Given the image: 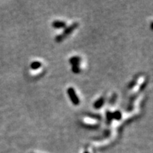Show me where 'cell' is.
Instances as JSON below:
<instances>
[{"mask_svg": "<svg viewBox=\"0 0 153 153\" xmlns=\"http://www.w3.org/2000/svg\"><path fill=\"white\" fill-rule=\"evenodd\" d=\"M78 26H79V23H78V22H74V23H73L72 24L70 25V26L67 27L61 34L58 35V36H57L56 37H55V41H56L57 43L62 42L65 38L68 37V36H69L72 32L74 31Z\"/></svg>", "mask_w": 153, "mask_h": 153, "instance_id": "1", "label": "cell"}, {"mask_svg": "<svg viewBox=\"0 0 153 153\" xmlns=\"http://www.w3.org/2000/svg\"><path fill=\"white\" fill-rule=\"evenodd\" d=\"M104 97L101 96V98H99L98 100H96V101L94 102V107L96 109H99V108H100L103 106V103H104Z\"/></svg>", "mask_w": 153, "mask_h": 153, "instance_id": "5", "label": "cell"}, {"mask_svg": "<svg viewBox=\"0 0 153 153\" xmlns=\"http://www.w3.org/2000/svg\"><path fill=\"white\" fill-rule=\"evenodd\" d=\"M41 65H42V64H41V62L39 61H33L32 62L31 65H30V67H31V68L32 70H38L41 67Z\"/></svg>", "mask_w": 153, "mask_h": 153, "instance_id": "6", "label": "cell"}, {"mask_svg": "<svg viewBox=\"0 0 153 153\" xmlns=\"http://www.w3.org/2000/svg\"><path fill=\"white\" fill-rule=\"evenodd\" d=\"M67 92H68V94L69 95L72 103L74 105H75V106L79 105V98H78L77 95H76L74 89L72 88V87H70V88H68V90H67Z\"/></svg>", "mask_w": 153, "mask_h": 153, "instance_id": "2", "label": "cell"}, {"mask_svg": "<svg viewBox=\"0 0 153 153\" xmlns=\"http://www.w3.org/2000/svg\"><path fill=\"white\" fill-rule=\"evenodd\" d=\"M69 62H70V63L72 65V66H73V65L79 66V64H80V62H81V57L79 56H73L70 59Z\"/></svg>", "mask_w": 153, "mask_h": 153, "instance_id": "4", "label": "cell"}, {"mask_svg": "<svg viewBox=\"0 0 153 153\" xmlns=\"http://www.w3.org/2000/svg\"><path fill=\"white\" fill-rule=\"evenodd\" d=\"M137 81H138V79H137V78H136V79H134L132 81V82H130V84H129V86H128L129 88H130V89H132L133 87H135V84H136V83H137Z\"/></svg>", "mask_w": 153, "mask_h": 153, "instance_id": "10", "label": "cell"}, {"mask_svg": "<svg viewBox=\"0 0 153 153\" xmlns=\"http://www.w3.org/2000/svg\"><path fill=\"white\" fill-rule=\"evenodd\" d=\"M72 71L74 73H75V74H77V73L80 72L81 70H80V68H79V66H76V65H73V66H72Z\"/></svg>", "mask_w": 153, "mask_h": 153, "instance_id": "9", "label": "cell"}, {"mask_svg": "<svg viewBox=\"0 0 153 153\" xmlns=\"http://www.w3.org/2000/svg\"><path fill=\"white\" fill-rule=\"evenodd\" d=\"M52 26L55 28H62L66 27V22L60 20H55L52 23Z\"/></svg>", "mask_w": 153, "mask_h": 153, "instance_id": "3", "label": "cell"}, {"mask_svg": "<svg viewBox=\"0 0 153 153\" xmlns=\"http://www.w3.org/2000/svg\"><path fill=\"white\" fill-rule=\"evenodd\" d=\"M116 98H117V95H116V94H114V95H113L111 99L110 100V103H111V104H113V103H114V102H115V101H116Z\"/></svg>", "mask_w": 153, "mask_h": 153, "instance_id": "11", "label": "cell"}, {"mask_svg": "<svg viewBox=\"0 0 153 153\" xmlns=\"http://www.w3.org/2000/svg\"><path fill=\"white\" fill-rule=\"evenodd\" d=\"M84 153H89V152H87V151H86V152H84Z\"/></svg>", "mask_w": 153, "mask_h": 153, "instance_id": "12", "label": "cell"}, {"mask_svg": "<svg viewBox=\"0 0 153 153\" xmlns=\"http://www.w3.org/2000/svg\"><path fill=\"white\" fill-rule=\"evenodd\" d=\"M106 119H107L108 123H110L112 121L113 119H114V118H113V113H111L109 111H106Z\"/></svg>", "mask_w": 153, "mask_h": 153, "instance_id": "8", "label": "cell"}, {"mask_svg": "<svg viewBox=\"0 0 153 153\" xmlns=\"http://www.w3.org/2000/svg\"><path fill=\"white\" fill-rule=\"evenodd\" d=\"M113 118L116 119V121L121 120L122 118V114H121L120 111H116L115 112L113 113Z\"/></svg>", "mask_w": 153, "mask_h": 153, "instance_id": "7", "label": "cell"}]
</instances>
